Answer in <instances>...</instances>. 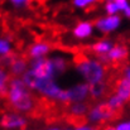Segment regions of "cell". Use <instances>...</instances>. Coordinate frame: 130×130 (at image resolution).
<instances>
[{
    "label": "cell",
    "mask_w": 130,
    "mask_h": 130,
    "mask_svg": "<svg viewBox=\"0 0 130 130\" xmlns=\"http://www.w3.org/2000/svg\"><path fill=\"white\" fill-rule=\"evenodd\" d=\"M22 80L24 81V84L28 86L29 90H34L38 93L43 95L44 97L49 99V100H56L63 104H68L70 99H68V92L67 90H63L58 86V84L54 81V78L51 80H37L34 78L28 70L22 75Z\"/></svg>",
    "instance_id": "1"
},
{
    "label": "cell",
    "mask_w": 130,
    "mask_h": 130,
    "mask_svg": "<svg viewBox=\"0 0 130 130\" xmlns=\"http://www.w3.org/2000/svg\"><path fill=\"white\" fill-rule=\"evenodd\" d=\"M8 100L14 110L20 112H29L34 107V100L30 95V90L19 77H14L9 81Z\"/></svg>",
    "instance_id": "2"
},
{
    "label": "cell",
    "mask_w": 130,
    "mask_h": 130,
    "mask_svg": "<svg viewBox=\"0 0 130 130\" xmlns=\"http://www.w3.org/2000/svg\"><path fill=\"white\" fill-rule=\"evenodd\" d=\"M76 71L88 85L104 82L106 75L105 67L100 61L93 58H87V57H82L80 61H77Z\"/></svg>",
    "instance_id": "3"
},
{
    "label": "cell",
    "mask_w": 130,
    "mask_h": 130,
    "mask_svg": "<svg viewBox=\"0 0 130 130\" xmlns=\"http://www.w3.org/2000/svg\"><path fill=\"white\" fill-rule=\"evenodd\" d=\"M28 72L37 80H51L56 77V71L53 67V62L51 58H34L30 63Z\"/></svg>",
    "instance_id": "4"
},
{
    "label": "cell",
    "mask_w": 130,
    "mask_h": 130,
    "mask_svg": "<svg viewBox=\"0 0 130 130\" xmlns=\"http://www.w3.org/2000/svg\"><path fill=\"white\" fill-rule=\"evenodd\" d=\"M115 110H112L106 102L105 104H97L92 109L88 110V120L91 123L101 124L106 121H111L115 118Z\"/></svg>",
    "instance_id": "5"
},
{
    "label": "cell",
    "mask_w": 130,
    "mask_h": 130,
    "mask_svg": "<svg viewBox=\"0 0 130 130\" xmlns=\"http://www.w3.org/2000/svg\"><path fill=\"white\" fill-rule=\"evenodd\" d=\"M121 24V18L118 14H107L106 17H102L96 20L95 27L101 33H111L116 30Z\"/></svg>",
    "instance_id": "6"
},
{
    "label": "cell",
    "mask_w": 130,
    "mask_h": 130,
    "mask_svg": "<svg viewBox=\"0 0 130 130\" xmlns=\"http://www.w3.org/2000/svg\"><path fill=\"white\" fill-rule=\"evenodd\" d=\"M67 92H68L70 102H81V101H85L87 96L90 95V85L86 82L77 84L71 88H68Z\"/></svg>",
    "instance_id": "7"
},
{
    "label": "cell",
    "mask_w": 130,
    "mask_h": 130,
    "mask_svg": "<svg viewBox=\"0 0 130 130\" xmlns=\"http://www.w3.org/2000/svg\"><path fill=\"white\" fill-rule=\"evenodd\" d=\"M129 54V51L125 45H121V44H116V45H112V48L109 51V53L106 56H101V61H110L112 63H118V62H121L124 59H126Z\"/></svg>",
    "instance_id": "8"
},
{
    "label": "cell",
    "mask_w": 130,
    "mask_h": 130,
    "mask_svg": "<svg viewBox=\"0 0 130 130\" xmlns=\"http://www.w3.org/2000/svg\"><path fill=\"white\" fill-rule=\"evenodd\" d=\"M0 125L5 129H23L27 125V120L19 114H6L1 118Z\"/></svg>",
    "instance_id": "9"
},
{
    "label": "cell",
    "mask_w": 130,
    "mask_h": 130,
    "mask_svg": "<svg viewBox=\"0 0 130 130\" xmlns=\"http://www.w3.org/2000/svg\"><path fill=\"white\" fill-rule=\"evenodd\" d=\"M49 52H51V44L49 43H47V42H37V43L30 45L28 53L34 59V58L45 57Z\"/></svg>",
    "instance_id": "10"
},
{
    "label": "cell",
    "mask_w": 130,
    "mask_h": 130,
    "mask_svg": "<svg viewBox=\"0 0 130 130\" xmlns=\"http://www.w3.org/2000/svg\"><path fill=\"white\" fill-rule=\"evenodd\" d=\"M93 32V25L90 22H80L73 28V36L77 39H86Z\"/></svg>",
    "instance_id": "11"
},
{
    "label": "cell",
    "mask_w": 130,
    "mask_h": 130,
    "mask_svg": "<svg viewBox=\"0 0 130 130\" xmlns=\"http://www.w3.org/2000/svg\"><path fill=\"white\" fill-rule=\"evenodd\" d=\"M115 93L118 96H120L125 102L130 100V85L124 77L121 80H119L118 84L115 85Z\"/></svg>",
    "instance_id": "12"
},
{
    "label": "cell",
    "mask_w": 130,
    "mask_h": 130,
    "mask_svg": "<svg viewBox=\"0 0 130 130\" xmlns=\"http://www.w3.org/2000/svg\"><path fill=\"white\" fill-rule=\"evenodd\" d=\"M9 68H10V72H11L14 76L19 77V76H22V75L28 70V64H27V62H25L24 58H18V57H15L14 61L11 62V64L9 66Z\"/></svg>",
    "instance_id": "13"
},
{
    "label": "cell",
    "mask_w": 130,
    "mask_h": 130,
    "mask_svg": "<svg viewBox=\"0 0 130 130\" xmlns=\"http://www.w3.org/2000/svg\"><path fill=\"white\" fill-rule=\"evenodd\" d=\"M112 45L114 44L111 43L110 41L102 39V41H99V42H96L95 44H92L91 45V51L101 57V56H106L109 53V51L112 48Z\"/></svg>",
    "instance_id": "14"
},
{
    "label": "cell",
    "mask_w": 130,
    "mask_h": 130,
    "mask_svg": "<svg viewBox=\"0 0 130 130\" xmlns=\"http://www.w3.org/2000/svg\"><path fill=\"white\" fill-rule=\"evenodd\" d=\"M70 112L76 119H80V118L85 116L87 112H88V106H87L86 104H84V101H81V102H73L72 106L70 107Z\"/></svg>",
    "instance_id": "15"
},
{
    "label": "cell",
    "mask_w": 130,
    "mask_h": 130,
    "mask_svg": "<svg viewBox=\"0 0 130 130\" xmlns=\"http://www.w3.org/2000/svg\"><path fill=\"white\" fill-rule=\"evenodd\" d=\"M51 59H52V62H53V67H54V71H56L57 75L63 73V72L67 70V61H66L63 57L57 56V57L51 58Z\"/></svg>",
    "instance_id": "16"
},
{
    "label": "cell",
    "mask_w": 130,
    "mask_h": 130,
    "mask_svg": "<svg viewBox=\"0 0 130 130\" xmlns=\"http://www.w3.org/2000/svg\"><path fill=\"white\" fill-rule=\"evenodd\" d=\"M106 104L112 109V110H115V111H119L123 106H124V104H125V101L120 97V96H118L116 93L115 95H111L109 99H107V101H106Z\"/></svg>",
    "instance_id": "17"
},
{
    "label": "cell",
    "mask_w": 130,
    "mask_h": 130,
    "mask_svg": "<svg viewBox=\"0 0 130 130\" xmlns=\"http://www.w3.org/2000/svg\"><path fill=\"white\" fill-rule=\"evenodd\" d=\"M9 75L4 68H0V95H5L9 87Z\"/></svg>",
    "instance_id": "18"
},
{
    "label": "cell",
    "mask_w": 130,
    "mask_h": 130,
    "mask_svg": "<svg viewBox=\"0 0 130 130\" xmlns=\"http://www.w3.org/2000/svg\"><path fill=\"white\" fill-rule=\"evenodd\" d=\"M106 91V86L104 85V82L100 84H95V85H90V95L95 99L101 97Z\"/></svg>",
    "instance_id": "19"
},
{
    "label": "cell",
    "mask_w": 130,
    "mask_h": 130,
    "mask_svg": "<svg viewBox=\"0 0 130 130\" xmlns=\"http://www.w3.org/2000/svg\"><path fill=\"white\" fill-rule=\"evenodd\" d=\"M104 9L107 14H118L120 11L119 6L116 5V3L114 0H105V4H104Z\"/></svg>",
    "instance_id": "20"
},
{
    "label": "cell",
    "mask_w": 130,
    "mask_h": 130,
    "mask_svg": "<svg viewBox=\"0 0 130 130\" xmlns=\"http://www.w3.org/2000/svg\"><path fill=\"white\" fill-rule=\"evenodd\" d=\"M99 0H72L73 6L78 8V9H87L92 5H95Z\"/></svg>",
    "instance_id": "21"
},
{
    "label": "cell",
    "mask_w": 130,
    "mask_h": 130,
    "mask_svg": "<svg viewBox=\"0 0 130 130\" xmlns=\"http://www.w3.org/2000/svg\"><path fill=\"white\" fill-rule=\"evenodd\" d=\"M11 51V44L8 39H3L0 38V56H5L8 53H10Z\"/></svg>",
    "instance_id": "22"
},
{
    "label": "cell",
    "mask_w": 130,
    "mask_h": 130,
    "mask_svg": "<svg viewBox=\"0 0 130 130\" xmlns=\"http://www.w3.org/2000/svg\"><path fill=\"white\" fill-rule=\"evenodd\" d=\"M115 3H116V5L119 6V9H120V11H124L128 6L130 5V1L129 0H114Z\"/></svg>",
    "instance_id": "23"
},
{
    "label": "cell",
    "mask_w": 130,
    "mask_h": 130,
    "mask_svg": "<svg viewBox=\"0 0 130 130\" xmlns=\"http://www.w3.org/2000/svg\"><path fill=\"white\" fill-rule=\"evenodd\" d=\"M14 6H24L27 4H29L32 0H9Z\"/></svg>",
    "instance_id": "24"
},
{
    "label": "cell",
    "mask_w": 130,
    "mask_h": 130,
    "mask_svg": "<svg viewBox=\"0 0 130 130\" xmlns=\"http://www.w3.org/2000/svg\"><path fill=\"white\" fill-rule=\"evenodd\" d=\"M115 130H130L129 121H123V123H119V124L115 126Z\"/></svg>",
    "instance_id": "25"
},
{
    "label": "cell",
    "mask_w": 130,
    "mask_h": 130,
    "mask_svg": "<svg viewBox=\"0 0 130 130\" xmlns=\"http://www.w3.org/2000/svg\"><path fill=\"white\" fill-rule=\"evenodd\" d=\"M124 78L128 81V84L130 85V67H126L124 70Z\"/></svg>",
    "instance_id": "26"
},
{
    "label": "cell",
    "mask_w": 130,
    "mask_h": 130,
    "mask_svg": "<svg viewBox=\"0 0 130 130\" xmlns=\"http://www.w3.org/2000/svg\"><path fill=\"white\" fill-rule=\"evenodd\" d=\"M75 130H91V128H90L88 125H84V124H82V125H78Z\"/></svg>",
    "instance_id": "27"
},
{
    "label": "cell",
    "mask_w": 130,
    "mask_h": 130,
    "mask_svg": "<svg viewBox=\"0 0 130 130\" xmlns=\"http://www.w3.org/2000/svg\"><path fill=\"white\" fill-rule=\"evenodd\" d=\"M123 13L125 14V17H126V18H129V19H130V5L126 8V9H125V10H124V11H123Z\"/></svg>",
    "instance_id": "28"
},
{
    "label": "cell",
    "mask_w": 130,
    "mask_h": 130,
    "mask_svg": "<svg viewBox=\"0 0 130 130\" xmlns=\"http://www.w3.org/2000/svg\"><path fill=\"white\" fill-rule=\"evenodd\" d=\"M104 130H115V128H114V126H106Z\"/></svg>",
    "instance_id": "29"
},
{
    "label": "cell",
    "mask_w": 130,
    "mask_h": 130,
    "mask_svg": "<svg viewBox=\"0 0 130 130\" xmlns=\"http://www.w3.org/2000/svg\"><path fill=\"white\" fill-rule=\"evenodd\" d=\"M48 130H59V129H57V128H52V129H48Z\"/></svg>",
    "instance_id": "30"
},
{
    "label": "cell",
    "mask_w": 130,
    "mask_h": 130,
    "mask_svg": "<svg viewBox=\"0 0 130 130\" xmlns=\"http://www.w3.org/2000/svg\"><path fill=\"white\" fill-rule=\"evenodd\" d=\"M91 130H96V129H91Z\"/></svg>",
    "instance_id": "31"
},
{
    "label": "cell",
    "mask_w": 130,
    "mask_h": 130,
    "mask_svg": "<svg viewBox=\"0 0 130 130\" xmlns=\"http://www.w3.org/2000/svg\"><path fill=\"white\" fill-rule=\"evenodd\" d=\"M67 130H70V129H67Z\"/></svg>",
    "instance_id": "32"
},
{
    "label": "cell",
    "mask_w": 130,
    "mask_h": 130,
    "mask_svg": "<svg viewBox=\"0 0 130 130\" xmlns=\"http://www.w3.org/2000/svg\"><path fill=\"white\" fill-rule=\"evenodd\" d=\"M129 124H130V121H129Z\"/></svg>",
    "instance_id": "33"
}]
</instances>
